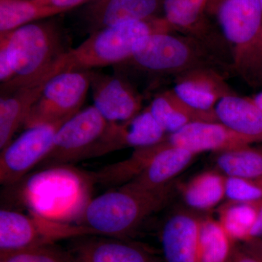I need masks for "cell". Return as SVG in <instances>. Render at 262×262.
I'll return each mask as SVG.
<instances>
[{
	"mask_svg": "<svg viewBox=\"0 0 262 262\" xmlns=\"http://www.w3.org/2000/svg\"><path fill=\"white\" fill-rule=\"evenodd\" d=\"M177 191V182L157 190L127 184L90 201L82 215V225L97 235L122 239L130 235L150 215L165 208Z\"/></svg>",
	"mask_w": 262,
	"mask_h": 262,
	"instance_id": "cell-1",
	"label": "cell"
},
{
	"mask_svg": "<svg viewBox=\"0 0 262 262\" xmlns=\"http://www.w3.org/2000/svg\"><path fill=\"white\" fill-rule=\"evenodd\" d=\"M160 32H176L163 17L125 22L96 31L80 46L61 55L41 77L50 80L63 72L89 71L127 61L141 38Z\"/></svg>",
	"mask_w": 262,
	"mask_h": 262,
	"instance_id": "cell-2",
	"label": "cell"
},
{
	"mask_svg": "<svg viewBox=\"0 0 262 262\" xmlns=\"http://www.w3.org/2000/svg\"><path fill=\"white\" fill-rule=\"evenodd\" d=\"M127 61L142 70L177 76L196 69H210L227 77L232 61L206 42L186 34L160 32L141 38Z\"/></svg>",
	"mask_w": 262,
	"mask_h": 262,
	"instance_id": "cell-3",
	"label": "cell"
},
{
	"mask_svg": "<svg viewBox=\"0 0 262 262\" xmlns=\"http://www.w3.org/2000/svg\"><path fill=\"white\" fill-rule=\"evenodd\" d=\"M46 169L24 184V201L32 213L58 222L79 212L82 215L90 202L87 187L94 182L92 174L79 173L67 165Z\"/></svg>",
	"mask_w": 262,
	"mask_h": 262,
	"instance_id": "cell-4",
	"label": "cell"
},
{
	"mask_svg": "<svg viewBox=\"0 0 262 262\" xmlns=\"http://www.w3.org/2000/svg\"><path fill=\"white\" fill-rule=\"evenodd\" d=\"M5 36L15 77L2 84V95L36 82L65 53L60 33L49 23H33L1 34Z\"/></svg>",
	"mask_w": 262,
	"mask_h": 262,
	"instance_id": "cell-5",
	"label": "cell"
},
{
	"mask_svg": "<svg viewBox=\"0 0 262 262\" xmlns=\"http://www.w3.org/2000/svg\"><path fill=\"white\" fill-rule=\"evenodd\" d=\"M97 235L85 226L70 225L32 213L0 211V252L55 245L63 239Z\"/></svg>",
	"mask_w": 262,
	"mask_h": 262,
	"instance_id": "cell-6",
	"label": "cell"
},
{
	"mask_svg": "<svg viewBox=\"0 0 262 262\" xmlns=\"http://www.w3.org/2000/svg\"><path fill=\"white\" fill-rule=\"evenodd\" d=\"M108 123L94 106L80 110L57 131L51 150L41 168L64 166L96 157Z\"/></svg>",
	"mask_w": 262,
	"mask_h": 262,
	"instance_id": "cell-7",
	"label": "cell"
},
{
	"mask_svg": "<svg viewBox=\"0 0 262 262\" xmlns=\"http://www.w3.org/2000/svg\"><path fill=\"white\" fill-rule=\"evenodd\" d=\"M208 15L228 44L237 72L262 30L260 0H211Z\"/></svg>",
	"mask_w": 262,
	"mask_h": 262,
	"instance_id": "cell-8",
	"label": "cell"
},
{
	"mask_svg": "<svg viewBox=\"0 0 262 262\" xmlns=\"http://www.w3.org/2000/svg\"><path fill=\"white\" fill-rule=\"evenodd\" d=\"M91 88L90 71L63 72L46 82L24 127L67 121L80 111Z\"/></svg>",
	"mask_w": 262,
	"mask_h": 262,
	"instance_id": "cell-9",
	"label": "cell"
},
{
	"mask_svg": "<svg viewBox=\"0 0 262 262\" xmlns=\"http://www.w3.org/2000/svg\"><path fill=\"white\" fill-rule=\"evenodd\" d=\"M67 121L30 127L12 141L0 155V182L13 186L45 159L60 127Z\"/></svg>",
	"mask_w": 262,
	"mask_h": 262,
	"instance_id": "cell-10",
	"label": "cell"
},
{
	"mask_svg": "<svg viewBox=\"0 0 262 262\" xmlns=\"http://www.w3.org/2000/svg\"><path fill=\"white\" fill-rule=\"evenodd\" d=\"M211 0H163V18L176 32L191 36L211 46L232 62V55L208 15Z\"/></svg>",
	"mask_w": 262,
	"mask_h": 262,
	"instance_id": "cell-11",
	"label": "cell"
},
{
	"mask_svg": "<svg viewBox=\"0 0 262 262\" xmlns=\"http://www.w3.org/2000/svg\"><path fill=\"white\" fill-rule=\"evenodd\" d=\"M90 74L94 106L108 122H126L141 113L142 97L127 80L118 75Z\"/></svg>",
	"mask_w": 262,
	"mask_h": 262,
	"instance_id": "cell-12",
	"label": "cell"
},
{
	"mask_svg": "<svg viewBox=\"0 0 262 262\" xmlns=\"http://www.w3.org/2000/svg\"><path fill=\"white\" fill-rule=\"evenodd\" d=\"M202 219L190 209L169 215L160 237L165 262H196Z\"/></svg>",
	"mask_w": 262,
	"mask_h": 262,
	"instance_id": "cell-13",
	"label": "cell"
},
{
	"mask_svg": "<svg viewBox=\"0 0 262 262\" xmlns=\"http://www.w3.org/2000/svg\"><path fill=\"white\" fill-rule=\"evenodd\" d=\"M93 236L79 237L67 250L69 262H159L147 250L123 239Z\"/></svg>",
	"mask_w": 262,
	"mask_h": 262,
	"instance_id": "cell-14",
	"label": "cell"
},
{
	"mask_svg": "<svg viewBox=\"0 0 262 262\" xmlns=\"http://www.w3.org/2000/svg\"><path fill=\"white\" fill-rule=\"evenodd\" d=\"M226 76L210 69H196L175 77L173 91L183 101L203 112H213L221 98L234 94Z\"/></svg>",
	"mask_w": 262,
	"mask_h": 262,
	"instance_id": "cell-15",
	"label": "cell"
},
{
	"mask_svg": "<svg viewBox=\"0 0 262 262\" xmlns=\"http://www.w3.org/2000/svg\"><path fill=\"white\" fill-rule=\"evenodd\" d=\"M195 156L194 153L173 145L165 139L156 144L155 154L145 168L125 184L144 190L162 189L175 182Z\"/></svg>",
	"mask_w": 262,
	"mask_h": 262,
	"instance_id": "cell-16",
	"label": "cell"
},
{
	"mask_svg": "<svg viewBox=\"0 0 262 262\" xmlns=\"http://www.w3.org/2000/svg\"><path fill=\"white\" fill-rule=\"evenodd\" d=\"M167 140L198 155L204 151H220L252 144L219 122H194L173 134Z\"/></svg>",
	"mask_w": 262,
	"mask_h": 262,
	"instance_id": "cell-17",
	"label": "cell"
},
{
	"mask_svg": "<svg viewBox=\"0 0 262 262\" xmlns=\"http://www.w3.org/2000/svg\"><path fill=\"white\" fill-rule=\"evenodd\" d=\"M168 135L147 107L126 122H110L101 143V155L122 148L154 145Z\"/></svg>",
	"mask_w": 262,
	"mask_h": 262,
	"instance_id": "cell-18",
	"label": "cell"
},
{
	"mask_svg": "<svg viewBox=\"0 0 262 262\" xmlns=\"http://www.w3.org/2000/svg\"><path fill=\"white\" fill-rule=\"evenodd\" d=\"M160 0H93L85 11L91 33L133 20L157 17Z\"/></svg>",
	"mask_w": 262,
	"mask_h": 262,
	"instance_id": "cell-19",
	"label": "cell"
},
{
	"mask_svg": "<svg viewBox=\"0 0 262 262\" xmlns=\"http://www.w3.org/2000/svg\"><path fill=\"white\" fill-rule=\"evenodd\" d=\"M219 122L251 144L262 142V110L252 98L234 93L221 98L214 108Z\"/></svg>",
	"mask_w": 262,
	"mask_h": 262,
	"instance_id": "cell-20",
	"label": "cell"
},
{
	"mask_svg": "<svg viewBox=\"0 0 262 262\" xmlns=\"http://www.w3.org/2000/svg\"><path fill=\"white\" fill-rule=\"evenodd\" d=\"M46 82L22 86L0 99V149L10 144L16 130L24 125L32 106L42 94Z\"/></svg>",
	"mask_w": 262,
	"mask_h": 262,
	"instance_id": "cell-21",
	"label": "cell"
},
{
	"mask_svg": "<svg viewBox=\"0 0 262 262\" xmlns=\"http://www.w3.org/2000/svg\"><path fill=\"white\" fill-rule=\"evenodd\" d=\"M155 120L168 134L194 122H218L215 112H203L188 105L171 91L158 94L148 106Z\"/></svg>",
	"mask_w": 262,
	"mask_h": 262,
	"instance_id": "cell-22",
	"label": "cell"
},
{
	"mask_svg": "<svg viewBox=\"0 0 262 262\" xmlns=\"http://www.w3.org/2000/svg\"><path fill=\"white\" fill-rule=\"evenodd\" d=\"M227 177L215 170L194 176L187 182L177 183V191L189 209L209 211L226 199Z\"/></svg>",
	"mask_w": 262,
	"mask_h": 262,
	"instance_id": "cell-23",
	"label": "cell"
},
{
	"mask_svg": "<svg viewBox=\"0 0 262 262\" xmlns=\"http://www.w3.org/2000/svg\"><path fill=\"white\" fill-rule=\"evenodd\" d=\"M261 206L262 201H227L219 207L218 221L234 242H248Z\"/></svg>",
	"mask_w": 262,
	"mask_h": 262,
	"instance_id": "cell-24",
	"label": "cell"
},
{
	"mask_svg": "<svg viewBox=\"0 0 262 262\" xmlns=\"http://www.w3.org/2000/svg\"><path fill=\"white\" fill-rule=\"evenodd\" d=\"M62 13L42 0H0V34Z\"/></svg>",
	"mask_w": 262,
	"mask_h": 262,
	"instance_id": "cell-25",
	"label": "cell"
},
{
	"mask_svg": "<svg viewBox=\"0 0 262 262\" xmlns=\"http://www.w3.org/2000/svg\"><path fill=\"white\" fill-rule=\"evenodd\" d=\"M215 169L227 177H262V146L247 144L216 153Z\"/></svg>",
	"mask_w": 262,
	"mask_h": 262,
	"instance_id": "cell-26",
	"label": "cell"
},
{
	"mask_svg": "<svg viewBox=\"0 0 262 262\" xmlns=\"http://www.w3.org/2000/svg\"><path fill=\"white\" fill-rule=\"evenodd\" d=\"M234 244L218 220L203 217L196 262H229L235 251Z\"/></svg>",
	"mask_w": 262,
	"mask_h": 262,
	"instance_id": "cell-27",
	"label": "cell"
},
{
	"mask_svg": "<svg viewBox=\"0 0 262 262\" xmlns=\"http://www.w3.org/2000/svg\"><path fill=\"white\" fill-rule=\"evenodd\" d=\"M3 262H69L67 251L55 245L0 252Z\"/></svg>",
	"mask_w": 262,
	"mask_h": 262,
	"instance_id": "cell-28",
	"label": "cell"
},
{
	"mask_svg": "<svg viewBox=\"0 0 262 262\" xmlns=\"http://www.w3.org/2000/svg\"><path fill=\"white\" fill-rule=\"evenodd\" d=\"M226 200L241 202L262 201V177L250 179L227 177Z\"/></svg>",
	"mask_w": 262,
	"mask_h": 262,
	"instance_id": "cell-29",
	"label": "cell"
},
{
	"mask_svg": "<svg viewBox=\"0 0 262 262\" xmlns=\"http://www.w3.org/2000/svg\"><path fill=\"white\" fill-rule=\"evenodd\" d=\"M237 72L251 86L262 84V30Z\"/></svg>",
	"mask_w": 262,
	"mask_h": 262,
	"instance_id": "cell-30",
	"label": "cell"
},
{
	"mask_svg": "<svg viewBox=\"0 0 262 262\" xmlns=\"http://www.w3.org/2000/svg\"><path fill=\"white\" fill-rule=\"evenodd\" d=\"M15 77V72L8 49V42L4 35H0V80L2 83L9 82Z\"/></svg>",
	"mask_w": 262,
	"mask_h": 262,
	"instance_id": "cell-31",
	"label": "cell"
},
{
	"mask_svg": "<svg viewBox=\"0 0 262 262\" xmlns=\"http://www.w3.org/2000/svg\"><path fill=\"white\" fill-rule=\"evenodd\" d=\"M42 1L46 4L58 8L63 10V12H67L84 3H89L91 0H42Z\"/></svg>",
	"mask_w": 262,
	"mask_h": 262,
	"instance_id": "cell-32",
	"label": "cell"
},
{
	"mask_svg": "<svg viewBox=\"0 0 262 262\" xmlns=\"http://www.w3.org/2000/svg\"><path fill=\"white\" fill-rule=\"evenodd\" d=\"M243 248L262 262V236L244 243Z\"/></svg>",
	"mask_w": 262,
	"mask_h": 262,
	"instance_id": "cell-33",
	"label": "cell"
},
{
	"mask_svg": "<svg viewBox=\"0 0 262 262\" xmlns=\"http://www.w3.org/2000/svg\"><path fill=\"white\" fill-rule=\"evenodd\" d=\"M229 262H261L258 258L247 252L244 248H235L233 256Z\"/></svg>",
	"mask_w": 262,
	"mask_h": 262,
	"instance_id": "cell-34",
	"label": "cell"
},
{
	"mask_svg": "<svg viewBox=\"0 0 262 262\" xmlns=\"http://www.w3.org/2000/svg\"><path fill=\"white\" fill-rule=\"evenodd\" d=\"M261 236H262V206L258 213L257 220L251 232V239L257 238Z\"/></svg>",
	"mask_w": 262,
	"mask_h": 262,
	"instance_id": "cell-35",
	"label": "cell"
},
{
	"mask_svg": "<svg viewBox=\"0 0 262 262\" xmlns=\"http://www.w3.org/2000/svg\"><path fill=\"white\" fill-rule=\"evenodd\" d=\"M252 98L253 101L256 102V104H257L258 106L262 110V91L261 92H260L259 94L253 96Z\"/></svg>",
	"mask_w": 262,
	"mask_h": 262,
	"instance_id": "cell-36",
	"label": "cell"
},
{
	"mask_svg": "<svg viewBox=\"0 0 262 262\" xmlns=\"http://www.w3.org/2000/svg\"><path fill=\"white\" fill-rule=\"evenodd\" d=\"M260 2H261V5H262V0H260Z\"/></svg>",
	"mask_w": 262,
	"mask_h": 262,
	"instance_id": "cell-37",
	"label": "cell"
},
{
	"mask_svg": "<svg viewBox=\"0 0 262 262\" xmlns=\"http://www.w3.org/2000/svg\"><path fill=\"white\" fill-rule=\"evenodd\" d=\"M0 262H3V261H0Z\"/></svg>",
	"mask_w": 262,
	"mask_h": 262,
	"instance_id": "cell-38",
	"label": "cell"
}]
</instances>
